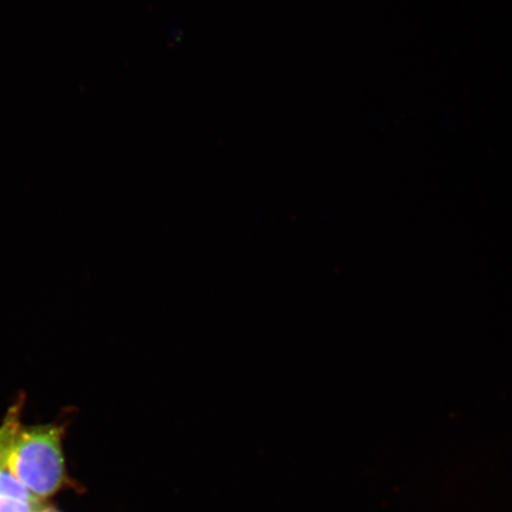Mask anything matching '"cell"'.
Here are the masks:
<instances>
[{"label":"cell","mask_w":512,"mask_h":512,"mask_svg":"<svg viewBox=\"0 0 512 512\" xmlns=\"http://www.w3.org/2000/svg\"><path fill=\"white\" fill-rule=\"evenodd\" d=\"M0 497L18 499L24 502H43L36 498L19 480L6 469L0 466Z\"/></svg>","instance_id":"cell-3"},{"label":"cell","mask_w":512,"mask_h":512,"mask_svg":"<svg viewBox=\"0 0 512 512\" xmlns=\"http://www.w3.org/2000/svg\"><path fill=\"white\" fill-rule=\"evenodd\" d=\"M66 426L57 424L18 427L5 454L4 466L32 495L44 501L66 484L63 438Z\"/></svg>","instance_id":"cell-1"},{"label":"cell","mask_w":512,"mask_h":512,"mask_svg":"<svg viewBox=\"0 0 512 512\" xmlns=\"http://www.w3.org/2000/svg\"><path fill=\"white\" fill-rule=\"evenodd\" d=\"M35 512H61L54 507H47V505H41L40 508H38Z\"/></svg>","instance_id":"cell-5"},{"label":"cell","mask_w":512,"mask_h":512,"mask_svg":"<svg viewBox=\"0 0 512 512\" xmlns=\"http://www.w3.org/2000/svg\"><path fill=\"white\" fill-rule=\"evenodd\" d=\"M43 502H24L0 497V512H35Z\"/></svg>","instance_id":"cell-4"},{"label":"cell","mask_w":512,"mask_h":512,"mask_svg":"<svg viewBox=\"0 0 512 512\" xmlns=\"http://www.w3.org/2000/svg\"><path fill=\"white\" fill-rule=\"evenodd\" d=\"M24 402V394H19L6 412L2 424H0V466L4 463L5 454L8 452L12 438H14L18 427L22 425Z\"/></svg>","instance_id":"cell-2"}]
</instances>
